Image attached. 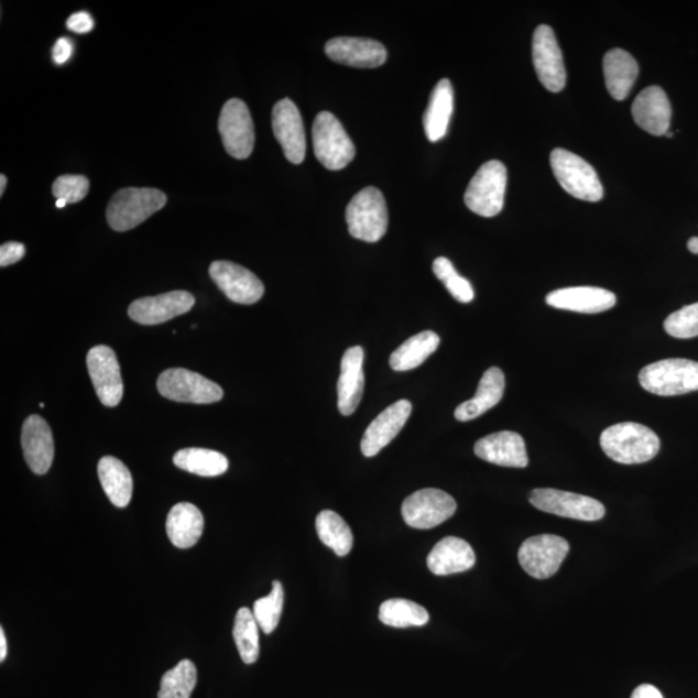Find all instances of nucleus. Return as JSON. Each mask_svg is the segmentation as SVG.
Masks as SVG:
<instances>
[{"label": "nucleus", "mask_w": 698, "mask_h": 698, "mask_svg": "<svg viewBox=\"0 0 698 698\" xmlns=\"http://www.w3.org/2000/svg\"><path fill=\"white\" fill-rule=\"evenodd\" d=\"M665 137H667V138H673V137H674V133H673V132H670V131H668V132L666 133V135H665Z\"/></svg>", "instance_id": "8fccbe9b"}, {"label": "nucleus", "mask_w": 698, "mask_h": 698, "mask_svg": "<svg viewBox=\"0 0 698 698\" xmlns=\"http://www.w3.org/2000/svg\"><path fill=\"white\" fill-rule=\"evenodd\" d=\"M316 531L319 539L340 558L351 553L353 547V534L337 512L325 510L316 517Z\"/></svg>", "instance_id": "473e14b6"}, {"label": "nucleus", "mask_w": 698, "mask_h": 698, "mask_svg": "<svg viewBox=\"0 0 698 698\" xmlns=\"http://www.w3.org/2000/svg\"><path fill=\"white\" fill-rule=\"evenodd\" d=\"M530 502L547 514L581 520V522H598L606 515L603 503L588 495L563 492L558 489H534Z\"/></svg>", "instance_id": "9b49d317"}, {"label": "nucleus", "mask_w": 698, "mask_h": 698, "mask_svg": "<svg viewBox=\"0 0 698 698\" xmlns=\"http://www.w3.org/2000/svg\"><path fill=\"white\" fill-rule=\"evenodd\" d=\"M639 383L653 395H686L698 391V362L687 359L653 362L639 373Z\"/></svg>", "instance_id": "7ed1b4c3"}, {"label": "nucleus", "mask_w": 698, "mask_h": 698, "mask_svg": "<svg viewBox=\"0 0 698 698\" xmlns=\"http://www.w3.org/2000/svg\"><path fill=\"white\" fill-rule=\"evenodd\" d=\"M380 620L391 628H419L427 625L429 614L425 608L414 601L390 599L380 608Z\"/></svg>", "instance_id": "72a5a7b5"}, {"label": "nucleus", "mask_w": 698, "mask_h": 698, "mask_svg": "<svg viewBox=\"0 0 698 698\" xmlns=\"http://www.w3.org/2000/svg\"><path fill=\"white\" fill-rule=\"evenodd\" d=\"M473 450L480 459L497 466L525 469L530 463L523 437L512 430L482 437L475 444Z\"/></svg>", "instance_id": "aec40b11"}, {"label": "nucleus", "mask_w": 698, "mask_h": 698, "mask_svg": "<svg viewBox=\"0 0 698 698\" xmlns=\"http://www.w3.org/2000/svg\"><path fill=\"white\" fill-rule=\"evenodd\" d=\"M631 698H664V696L655 686L642 685L634 690Z\"/></svg>", "instance_id": "c03bdc74"}, {"label": "nucleus", "mask_w": 698, "mask_h": 698, "mask_svg": "<svg viewBox=\"0 0 698 698\" xmlns=\"http://www.w3.org/2000/svg\"><path fill=\"white\" fill-rule=\"evenodd\" d=\"M272 128L287 161L301 165L306 159V131L298 107L290 99H282L272 111Z\"/></svg>", "instance_id": "2eb2a0df"}, {"label": "nucleus", "mask_w": 698, "mask_h": 698, "mask_svg": "<svg viewBox=\"0 0 698 698\" xmlns=\"http://www.w3.org/2000/svg\"><path fill=\"white\" fill-rule=\"evenodd\" d=\"M455 109V91L449 79H441L429 96L423 126L426 137L433 143L447 135L450 118Z\"/></svg>", "instance_id": "c85d7f7f"}, {"label": "nucleus", "mask_w": 698, "mask_h": 698, "mask_svg": "<svg viewBox=\"0 0 698 698\" xmlns=\"http://www.w3.org/2000/svg\"><path fill=\"white\" fill-rule=\"evenodd\" d=\"M68 205V203H66L65 199H56V207L57 209H64V207Z\"/></svg>", "instance_id": "09e8293b"}, {"label": "nucleus", "mask_w": 698, "mask_h": 698, "mask_svg": "<svg viewBox=\"0 0 698 698\" xmlns=\"http://www.w3.org/2000/svg\"><path fill=\"white\" fill-rule=\"evenodd\" d=\"M196 685V665L190 659H183L163 675L159 698H190Z\"/></svg>", "instance_id": "c9c22d12"}, {"label": "nucleus", "mask_w": 698, "mask_h": 698, "mask_svg": "<svg viewBox=\"0 0 698 698\" xmlns=\"http://www.w3.org/2000/svg\"><path fill=\"white\" fill-rule=\"evenodd\" d=\"M606 86L614 100H625L639 76V65L629 52L614 48L607 52L603 62Z\"/></svg>", "instance_id": "cd10ccee"}, {"label": "nucleus", "mask_w": 698, "mask_h": 698, "mask_svg": "<svg viewBox=\"0 0 698 698\" xmlns=\"http://www.w3.org/2000/svg\"><path fill=\"white\" fill-rule=\"evenodd\" d=\"M6 187H7V177L6 175H0V196L4 195Z\"/></svg>", "instance_id": "de8ad7c7"}, {"label": "nucleus", "mask_w": 698, "mask_h": 698, "mask_svg": "<svg viewBox=\"0 0 698 698\" xmlns=\"http://www.w3.org/2000/svg\"><path fill=\"white\" fill-rule=\"evenodd\" d=\"M259 625L249 608L239 609L236 614L233 637L244 664H255L259 658Z\"/></svg>", "instance_id": "f704fd0d"}, {"label": "nucleus", "mask_w": 698, "mask_h": 698, "mask_svg": "<svg viewBox=\"0 0 698 698\" xmlns=\"http://www.w3.org/2000/svg\"><path fill=\"white\" fill-rule=\"evenodd\" d=\"M687 247L688 250L692 252V254L698 255V237H692V239H689Z\"/></svg>", "instance_id": "49530a36"}, {"label": "nucleus", "mask_w": 698, "mask_h": 698, "mask_svg": "<svg viewBox=\"0 0 698 698\" xmlns=\"http://www.w3.org/2000/svg\"><path fill=\"white\" fill-rule=\"evenodd\" d=\"M508 187V170L501 161H489L472 177L465 193L469 209L484 218H493L503 210Z\"/></svg>", "instance_id": "39448f33"}, {"label": "nucleus", "mask_w": 698, "mask_h": 698, "mask_svg": "<svg viewBox=\"0 0 698 698\" xmlns=\"http://www.w3.org/2000/svg\"><path fill=\"white\" fill-rule=\"evenodd\" d=\"M210 276L228 299L235 303L250 306L264 295L263 282L240 264L226 260L214 262L210 265Z\"/></svg>", "instance_id": "dca6fc26"}, {"label": "nucleus", "mask_w": 698, "mask_h": 698, "mask_svg": "<svg viewBox=\"0 0 698 698\" xmlns=\"http://www.w3.org/2000/svg\"><path fill=\"white\" fill-rule=\"evenodd\" d=\"M533 64L541 84L548 91H563L567 85L566 65L555 33L548 25H539L534 32Z\"/></svg>", "instance_id": "ddd939ff"}, {"label": "nucleus", "mask_w": 698, "mask_h": 698, "mask_svg": "<svg viewBox=\"0 0 698 698\" xmlns=\"http://www.w3.org/2000/svg\"><path fill=\"white\" fill-rule=\"evenodd\" d=\"M457 502L440 489H422L403 503L405 523L415 530H430L456 514Z\"/></svg>", "instance_id": "9d476101"}, {"label": "nucleus", "mask_w": 698, "mask_h": 698, "mask_svg": "<svg viewBox=\"0 0 698 698\" xmlns=\"http://www.w3.org/2000/svg\"><path fill=\"white\" fill-rule=\"evenodd\" d=\"M21 444L31 470L36 475L47 473L55 457L54 436L48 423L40 415H31L22 426Z\"/></svg>", "instance_id": "412c9836"}, {"label": "nucleus", "mask_w": 698, "mask_h": 698, "mask_svg": "<svg viewBox=\"0 0 698 698\" xmlns=\"http://www.w3.org/2000/svg\"><path fill=\"white\" fill-rule=\"evenodd\" d=\"M615 295L606 288L578 286L555 290L546 296V303L554 308L596 315L614 307Z\"/></svg>", "instance_id": "5701e85b"}, {"label": "nucleus", "mask_w": 698, "mask_h": 698, "mask_svg": "<svg viewBox=\"0 0 698 698\" xmlns=\"http://www.w3.org/2000/svg\"><path fill=\"white\" fill-rule=\"evenodd\" d=\"M87 368L101 403L114 407L123 397V382L120 363L113 349L96 346L87 355Z\"/></svg>", "instance_id": "4468645a"}, {"label": "nucleus", "mask_w": 698, "mask_h": 698, "mask_svg": "<svg viewBox=\"0 0 698 698\" xmlns=\"http://www.w3.org/2000/svg\"><path fill=\"white\" fill-rule=\"evenodd\" d=\"M631 111L639 128L651 135L664 137L670 130L672 103L658 86L647 87L639 94Z\"/></svg>", "instance_id": "4be33fe9"}, {"label": "nucleus", "mask_w": 698, "mask_h": 698, "mask_svg": "<svg viewBox=\"0 0 698 698\" xmlns=\"http://www.w3.org/2000/svg\"><path fill=\"white\" fill-rule=\"evenodd\" d=\"M165 193L153 188H124L111 197L107 219L111 229L126 232L165 207Z\"/></svg>", "instance_id": "f03ea898"}, {"label": "nucleus", "mask_w": 698, "mask_h": 698, "mask_svg": "<svg viewBox=\"0 0 698 698\" xmlns=\"http://www.w3.org/2000/svg\"><path fill=\"white\" fill-rule=\"evenodd\" d=\"M600 447L614 462L641 465L658 455L661 441L651 428L641 423L623 422L603 430Z\"/></svg>", "instance_id": "f257e3e1"}, {"label": "nucleus", "mask_w": 698, "mask_h": 698, "mask_svg": "<svg viewBox=\"0 0 698 698\" xmlns=\"http://www.w3.org/2000/svg\"><path fill=\"white\" fill-rule=\"evenodd\" d=\"M325 52L332 62L352 68L373 69L388 61V51L382 43L352 36H338L329 41Z\"/></svg>", "instance_id": "a211bd4d"}, {"label": "nucleus", "mask_w": 698, "mask_h": 698, "mask_svg": "<svg viewBox=\"0 0 698 698\" xmlns=\"http://www.w3.org/2000/svg\"><path fill=\"white\" fill-rule=\"evenodd\" d=\"M66 26L74 33L87 34L94 29V20L90 13L77 12L72 14L68 21H66Z\"/></svg>", "instance_id": "79ce46f5"}, {"label": "nucleus", "mask_w": 698, "mask_h": 698, "mask_svg": "<svg viewBox=\"0 0 698 698\" xmlns=\"http://www.w3.org/2000/svg\"><path fill=\"white\" fill-rule=\"evenodd\" d=\"M90 190V181L84 175L58 176L52 185V193L56 199H65L68 204H77Z\"/></svg>", "instance_id": "ea45409f"}, {"label": "nucleus", "mask_w": 698, "mask_h": 698, "mask_svg": "<svg viewBox=\"0 0 698 698\" xmlns=\"http://www.w3.org/2000/svg\"><path fill=\"white\" fill-rule=\"evenodd\" d=\"M312 139L316 159L328 170L345 168L355 159L356 148L352 140L349 139L343 124L330 111H321L316 117Z\"/></svg>", "instance_id": "0eeeda50"}, {"label": "nucleus", "mask_w": 698, "mask_h": 698, "mask_svg": "<svg viewBox=\"0 0 698 698\" xmlns=\"http://www.w3.org/2000/svg\"><path fill=\"white\" fill-rule=\"evenodd\" d=\"M363 349L359 346L348 348L341 359L338 380V410L341 415H351L358 410L366 384L363 375Z\"/></svg>", "instance_id": "b1692460"}, {"label": "nucleus", "mask_w": 698, "mask_h": 698, "mask_svg": "<svg viewBox=\"0 0 698 698\" xmlns=\"http://www.w3.org/2000/svg\"><path fill=\"white\" fill-rule=\"evenodd\" d=\"M413 406L411 401L400 400L383 411L370 423L363 434L361 451L366 457H374L383 448L395 439L400 430L404 428L410 419Z\"/></svg>", "instance_id": "6ab92c4d"}, {"label": "nucleus", "mask_w": 698, "mask_h": 698, "mask_svg": "<svg viewBox=\"0 0 698 698\" xmlns=\"http://www.w3.org/2000/svg\"><path fill=\"white\" fill-rule=\"evenodd\" d=\"M205 520L203 512L195 504L177 503L168 512L166 531L173 545L189 548L203 537Z\"/></svg>", "instance_id": "bb28decb"}, {"label": "nucleus", "mask_w": 698, "mask_h": 698, "mask_svg": "<svg viewBox=\"0 0 698 698\" xmlns=\"http://www.w3.org/2000/svg\"><path fill=\"white\" fill-rule=\"evenodd\" d=\"M219 132L229 155L236 160L250 157L254 150L255 131L247 103L240 99L225 103L219 117Z\"/></svg>", "instance_id": "f8f14e48"}, {"label": "nucleus", "mask_w": 698, "mask_h": 698, "mask_svg": "<svg viewBox=\"0 0 698 698\" xmlns=\"http://www.w3.org/2000/svg\"><path fill=\"white\" fill-rule=\"evenodd\" d=\"M174 463L181 470L205 478L219 477V475L226 473L229 467L227 457L222 456L221 452L200 448L177 451L174 456Z\"/></svg>", "instance_id": "2f4dec72"}, {"label": "nucleus", "mask_w": 698, "mask_h": 698, "mask_svg": "<svg viewBox=\"0 0 698 698\" xmlns=\"http://www.w3.org/2000/svg\"><path fill=\"white\" fill-rule=\"evenodd\" d=\"M269 597L260 598L254 603V618L264 634H272L277 629L282 611H284L285 592L280 581H273Z\"/></svg>", "instance_id": "e433bc0d"}, {"label": "nucleus", "mask_w": 698, "mask_h": 698, "mask_svg": "<svg viewBox=\"0 0 698 698\" xmlns=\"http://www.w3.org/2000/svg\"><path fill=\"white\" fill-rule=\"evenodd\" d=\"M549 162L556 179L570 196L588 203H599L603 198V185L588 161L558 148L549 155Z\"/></svg>", "instance_id": "423d86ee"}, {"label": "nucleus", "mask_w": 698, "mask_h": 698, "mask_svg": "<svg viewBox=\"0 0 698 698\" xmlns=\"http://www.w3.org/2000/svg\"><path fill=\"white\" fill-rule=\"evenodd\" d=\"M346 220L355 239L374 243L383 239L389 228V210L380 189L363 188L347 206Z\"/></svg>", "instance_id": "20e7f679"}, {"label": "nucleus", "mask_w": 698, "mask_h": 698, "mask_svg": "<svg viewBox=\"0 0 698 698\" xmlns=\"http://www.w3.org/2000/svg\"><path fill=\"white\" fill-rule=\"evenodd\" d=\"M665 331L677 339H692L698 337V303L674 312L665 319Z\"/></svg>", "instance_id": "58836bf2"}, {"label": "nucleus", "mask_w": 698, "mask_h": 698, "mask_svg": "<svg viewBox=\"0 0 698 698\" xmlns=\"http://www.w3.org/2000/svg\"><path fill=\"white\" fill-rule=\"evenodd\" d=\"M157 388L163 397L176 403L212 404L225 396L219 384L195 371L182 368L163 371Z\"/></svg>", "instance_id": "6e6552de"}, {"label": "nucleus", "mask_w": 698, "mask_h": 698, "mask_svg": "<svg viewBox=\"0 0 698 698\" xmlns=\"http://www.w3.org/2000/svg\"><path fill=\"white\" fill-rule=\"evenodd\" d=\"M25 247L20 242H7L0 247V266H9L25 257Z\"/></svg>", "instance_id": "a19ab883"}, {"label": "nucleus", "mask_w": 698, "mask_h": 698, "mask_svg": "<svg viewBox=\"0 0 698 698\" xmlns=\"http://www.w3.org/2000/svg\"><path fill=\"white\" fill-rule=\"evenodd\" d=\"M7 657V639L3 628H0V661H4Z\"/></svg>", "instance_id": "a18cd8bd"}, {"label": "nucleus", "mask_w": 698, "mask_h": 698, "mask_svg": "<svg viewBox=\"0 0 698 698\" xmlns=\"http://www.w3.org/2000/svg\"><path fill=\"white\" fill-rule=\"evenodd\" d=\"M98 472L103 492L110 502L120 509L129 506L133 482L128 466L122 460L108 456L100 459Z\"/></svg>", "instance_id": "c756f323"}, {"label": "nucleus", "mask_w": 698, "mask_h": 698, "mask_svg": "<svg viewBox=\"0 0 698 698\" xmlns=\"http://www.w3.org/2000/svg\"><path fill=\"white\" fill-rule=\"evenodd\" d=\"M477 556L469 542L458 537H445L437 544L427 558V566L436 576H449L470 570Z\"/></svg>", "instance_id": "393cba45"}, {"label": "nucleus", "mask_w": 698, "mask_h": 698, "mask_svg": "<svg viewBox=\"0 0 698 698\" xmlns=\"http://www.w3.org/2000/svg\"><path fill=\"white\" fill-rule=\"evenodd\" d=\"M433 269L436 277L444 282L452 298L465 304L473 301L475 293L470 281L459 276L449 259L443 257L435 259Z\"/></svg>", "instance_id": "4c0bfd02"}, {"label": "nucleus", "mask_w": 698, "mask_h": 698, "mask_svg": "<svg viewBox=\"0 0 698 698\" xmlns=\"http://www.w3.org/2000/svg\"><path fill=\"white\" fill-rule=\"evenodd\" d=\"M73 52L72 42L68 39H61L52 50V57L57 65H63L69 61Z\"/></svg>", "instance_id": "37998d69"}, {"label": "nucleus", "mask_w": 698, "mask_h": 698, "mask_svg": "<svg viewBox=\"0 0 698 698\" xmlns=\"http://www.w3.org/2000/svg\"><path fill=\"white\" fill-rule=\"evenodd\" d=\"M440 346V337L434 331H422L401 345L391 355L390 367L395 371L413 370L422 366Z\"/></svg>", "instance_id": "7c9ffc66"}, {"label": "nucleus", "mask_w": 698, "mask_h": 698, "mask_svg": "<svg viewBox=\"0 0 698 698\" xmlns=\"http://www.w3.org/2000/svg\"><path fill=\"white\" fill-rule=\"evenodd\" d=\"M193 306H195V296L177 290V292L148 296L131 303L129 316L138 324L152 326L187 314Z\"/></svg>", "instance_id": "f3484780"}, {"label": "nucleus", "mask_w": 698, "mask_h": 698, "mask_svg": "<svg viewBox=\"0 0 698 698\" xmlns=\"http://www.w3.org/2000/svg\"><path fill=\"white\" fill-rule=\"evenodd\" d=\"M569 553L568 541L554 534H539L524 542L519 549L520 566L533 578L546 579L560 569Z\"/></svg>", "instance_id": "1a4fd4ad"}, {"label": "nucleus", "mask_w": 698, "mask_h": 698, "mask_svg": "<svg viewBox=\"0 0 698 698\" xmlns=\"http://www.w3.org/2000/svg\"><path fill=\"white\" fill-rule=\"evenodd\" d=\"M504 388H506V380H504L503 371L495 367L488 369L480 380L477 395L457 407L456 419L469 422L479 418L500 403Z\"/></svg>", "instance_id": "a878e982"}]
</instances>
